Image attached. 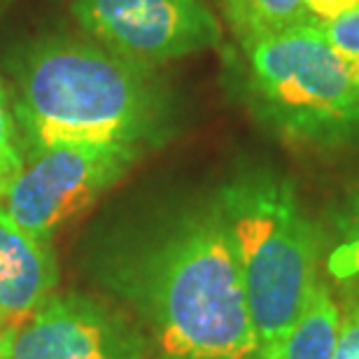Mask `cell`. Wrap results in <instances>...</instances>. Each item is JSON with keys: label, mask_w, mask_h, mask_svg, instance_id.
Returning <instances> with one entry per match:
<instances>
[{"label": "cell", "mask_w": 359, "mask_h": 359, "mask_svg": "<svg viewBox=\"0 0 359 359\" xmlns=\"http://www.w3.org/2000/svg\"><path fill=\"white\" fill-rule=\"evenodd\" d=\"M121 285L163 357H257L238 262L212 201L156 233Z\"/></svg>", "instance_id": "6da1fadb"}, {"label": "cell", "mask_w": 359, "mask_h": 359, "mask_svg": "<svg viewBox=\"0 0 359 359\" xmlns=\"http://www.w3.org/2000/svg\"><path fill=\"white\" fill-rule=\"evenodd\" d=\"M12 75V110L35 149L68 142L145 149L166 126V91L154 68L93 40L54 35L33 42Z\"/></svg>", "instance_id": "7a4b0ae2"}, {"label": "cell", "mask_w": 359, "mask_h": 359, "mask_svg": "<svg viewBox=\"0 0 359 359\" xmlns=\"http://www.w3.org/2000/svg\"><path fill=\"white\" fill-rule=\"evenodd\" d=\"M231 241L257 334L269 359L318 287L322 233L292 182L266 168L243 170L212 198Z\"/></svg>", "instance_id": "3957f363"}, {"label": "cell", "mask_w": 359, "mask_h": 359, "mask_svg": "<svg viewBox=\"0 0 359 359\" xmlns=\"http://www.w3.org/2000/svg\"><path fill=\"white\" fill-rule=\"evenodd\" d=\"M255 112L299 147L336 149L359 140V84L315 24L243 42Z\"/></svg>", "instance_id": "277c9868"}, {"label": "cell", "mask_w": 359, "mask_h": 359, "mask_svg": "<svg viewBox=\"0 0 359 359\" xmlns=\"http://www.w3.org/2000/svg\"><path fill=\"white\" fill-rule=\"evenodd\" d=\"M140 147L110 142H68L38 147L0 208L40 238H52L66 222L80 217L124 177Z\"/></svg>", "instance_id": "5b68a950"}, {"label": "cell", "mask_w": 359, "mask_h": 359, "mask_svg": "<svg viewBox=\"0 0 359 359\" xmlns=\"http://www.w3.org/2000/svg\"><path fill=\"white\" fill-rule=\"evenodd\" d=\"M73 14L93 42L147 68L222 42L217 19L201 0H73Z\"/></svg>", "instance_id": "8992f818"}, {"label": "cell", "mask_w": 359, "mask_h": 359, "mask_svg": "<svg viewBox=\"0 0 359 359\" xmlns=\"http://www.w3.org/2000/svg\"><path fill=\"white\" fill-rule=\"evenodd\" d=\"M145 341L124 315L84 294H54L14 327L7 359H142Z\"/></svg>", "instance_id": "52a82bcc"}, {"label": "cell", "mask_w": 359, "mask_h": 359, "mask_svg": "<svg viewBox=\"0 0 359 359\" xmlns=\"http://www.w3.org/2000/svg\"><path fill=\"white\" fill-rule=\"evenodd\" d=\"M59 285V264L47 238L31 233L0 208V322L19 327Z\"/></svg>", "instance_id": "ba28073f"}, {"label": "cell", "mask_w": 359, "mask_h": 359, "mask_svg": "<svg viewBox=\"0 0 359 359\" xmlns=\"http://www.w3.org/2000/svg\"><path fill=\"white\" fill-rule=\"evenodd\" d=\"M339 327V306L329 287L318 283L299 320L269 359H334Z\"/></svg>", "instance_id": "9c48e42d"}, {"label": "cell", "mask_w": 359, "mask_h": 359, "mask_svg": "<svg viewBox=\"0 0 359 359\" xmlns=\"http://www.w3.org/2000/svg\"><path fill=\"white\" fill-rule=\"evenodd\" d=\"M224 14L241 45L294 26L313 24L306 0H224Z\"/></svg>", "instance_id": "30bf717a"}, {"label": "cell", "mask_w": 359, "mask_h": 359, "mask_svg": "<svg viewBox=\"0 0 359 359\" xmlns=\"http://www.w3.org/2000/svg\"><path fill=\"white\" fill-rule=\"evenodd\" d=\"M341 243L329 252L327 269L336 280H353L359 276V187L341 219Z\"/></svg>", "instance_id": "8fae6325"}, {"label": "cell", "mask_w": 359, "mask_h": 359, "mask_svg": "<svg viewBox=\"0 0 359 359\" xmlns=\"http://www.w3.org/2000/svg\"><path fill=\"white\" fill-rule=\"evenodd\" d=\"M24 154L17 142V121H14L12 100L7 96L5 82L0 77V203L10 191L14 180L24 168Z\"/></svg>", "instance_id": "7c38bea8"}, {"label": "cell", "mask_w": 359, "mask_h": 359, "mask_svg": "<svg viewBox=\"0 0 359 359\" xmlns=\"http://www.w3.org/2000/svg\"><path fill=\"white\" fill-rule=\"evenodd\" d=\"M313 24L359 84V7L332 21H313Z\"/></svg>", "instance_id": "4fadbf2b"}, {"label": "cell", "mask_w": 359, "mask_h": 359, "mask_svg": "<svg viewBox=\"0 0 359 359\" xmlns=\"http://www.w3.org/2000/svg\"><path fill=\"white\" fill-rule=\"evenodd\" d=\"M334 359H359V299L350 301L346 311L341 313Z\"/></svg>", "instance_id": "5bb4252c"}, {"label": "cell", "mask_w": 359, "mask_h": 359, "mask_svg": "<svg viewBox=\"0 0 359 359\" xmlns=\"http://www.w3.org/2000/svg\"><path fill=\"white\" fill-rule=\"evenodd\" d=\"M313 21H332L359 7V0H306Z\"/></svg>", "instance_id": "9a60e30c"}, {"label": "cell", "mask_w": 359, "mask_h": 359, "mask_svg": "<svg viewBox=\"0 0 359 359\" xmlns=\"http://www.w3.org/2000/svg\"><path fill=\"white\" fill-rule=\"evenodd\" d=\"M12 334H14V327H7V325H3V322H0V359L10 357Z\"/></svg>", "instance_id": "2e32d148"}, {"label": "cell", "mask_w": 359, "mask_h": 359, "mask_svg": "<svg viewBox=\"0 0 359 359\" xmlns=\"http://www.w3.org/2000/svg\"><path fill=\"white\" fill-rule=\"evenodd\" d=\"M161 359H217V357H161Z\"/></svg>", "instance_id": "e0dca14e"}]
</instances>
